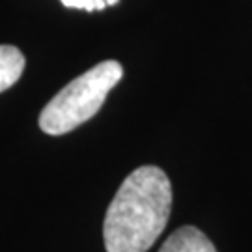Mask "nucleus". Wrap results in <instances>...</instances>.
<instances>
[{"mask_svg": "<svg viewBox=\"0 0 252 252\" xmlns=\"http://www.w3.org/2000/svg\"><path fill=\"white\" fill-rule=\"evenodd\" d=\"M170 209L168 176L153 164L133 170L116 190L105 215L107 252H148L166 228Z\"/></svg>", "mask_w": 252, "mask_h": 252, "instance_id": "1", "label": "nucleus"}, {"mask_svg": "<svg viewBox=\"0 0 252 252\" xmlns=\"http://www.w3.org/2000/svg\"><path fill=\"white\" fill-rule=\"evenodd\" d=\"M122 77L124 67L116 60H105L82 73L63 86L41 110V131L51 136H60L86 124L99 112L108 92L122 81Z\"/></svg>", "mask_w": 252, "mask_h": 252, "instance_id": "2", "label": "nucleus"}, {"mask_svg": "<svg viewBox=\"0 0 252 252\" xmlns=\"http://www.w3.org/2000/svg\"><path fill=\"white\" fill-rule=\"evenodd\" d=\"M159 252H217V249L196 226H181L162 243Z\"/></svg>", "mask_w": 252, "mask_h": 252, "instance_id": "3", "label": "nucleus"}, {"mask_svg": "<svg viewBox=\"0 0 252 252\" xmlns=\"http://www.w3.org/2000/svg\"><path fill=\"white\" fill-rule=\"evenodd\" d=\"M25 56L13 45H0V92H6L25 71Z\"/></svg>", "mask_w": 252, "mask_h": 252, "instance_id": "4", "label": "nucleus"}, {"mask_svg": "<svg viewBox=\"0 0 252 252\" xmlns=\"http://www.w3.org/2000/svg\"><path fill=\"white\" fill-rule=\"evenodd\" d=\"M60 2H62L65 8L97 11V9H105L107 6H114L120 0H60Z\"/></svg>", "mask_w": 252, "mask_h": 252, "instance_id": "5", "label": "nucleus"}]
</instances>
